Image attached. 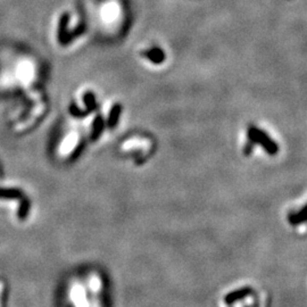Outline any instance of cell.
Instances as JSON below:
<instances>
[{
  "label": "cell",
  "instance_id": "obj_1",
  "mask_svg": "<svg viewBox=\"0 0 307 307\" xmlns=\"http://www.w3.org/2000/svg\"><path fill=\"white\" fill-rule=\"evenodd\" d=\"M248 141L252 145H261L264 150L269 155H275L279 152V146L276 145L274 140H272L268 133L262 131L261 129L256 126H250L248 129Z\"/></svg>",
  "mask_w": 307,
  "mask_h": 307
},
{
  "label": "cell",
  "instance_id": "obj_2",
  "mask_svg": "<svg viewBox=\"0 0 307 307\" xmlns=\"http://www.w3.org/2000/svg\"><path fill=\"white\" fill-rule=\"evenodd\" d=\"M142 55L154 64H162L165 60V53L158 47H154L152 49L146 50Z\"/></svg>",
  "mask_w": 307,
  "mask_h": 307
},
{
  "label": "cell",
  "instance_id": "obj_3",
  "mask_svg": "<svg viewBox=\"0 0 307 307\" xmlns=\"http://www.w3.org/2000/svg\"><path fill=\"white\" fill-rule=\"evenodd\" d=\"M121 112H122L121 105L117 104V105L113 106L112 111H111V113H109L108 122H107V124H108L109 128H114V126L117 124L119 115H121Z\"/></svg>",
  "mask_w": 307,
  "mask_h": 307
},
{
  "label": "cell",
  "instance_id": "obj_4",
  "mask_svg": "<svg viewBox=\"0 0 307 307\" xmlns=\"http://www.w3.org/2000/svg\"><path fill=\"white\" fill-rule=\"evenodd\" d=\"M306 220H307V205L306 206H304L302 210L298 211V213L289 215V222L291 224L303 223V222H305Z\"/></svg>",
  "mask_w": 307,
  "mask_h": 307
},
{
  "label": "cell",
  "instance_id": "obj_5",
  "mask_svg": "<svg viewBox=\"0 0 307 307\" xmlns=\"http://www.w3.org/2000/svg\"><path fill=\"white\" fill-rule=\"evenodd\" d=\"M102 128H104V122H102V118L100 117V116H98V117L95 119L94 131H92V134H91V138L94 141L95 140H97L98 136L101 134Z\"/></svg>",
  "mask_w": 307,
  "mask_h": 307
}]
</instances>
